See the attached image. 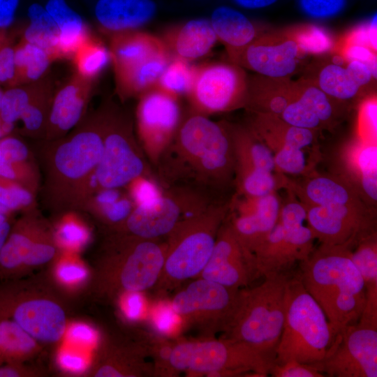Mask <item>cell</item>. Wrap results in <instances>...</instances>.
I'll return each instance as SVG.
<instances>
[{"instance_id": "obj_1", "label": "cell", "mask_w": 377, "mask_h": 377, "mask_svg": "<svg viewBox=\"0 0 377 377\" xmlns=\"http://www.w3.org/2000/svg\"><path fill=\"white\" fill-rule=\"evenodd\" d=\"M156 167L167 187L187 186L212 198L234 184V151L223 121L190 112Z\"/></svg>"}, {"instance_id": "obj_2", "label": "cell", "mask_w": 377, "mask_h": 377, "mask_svg": "<svg viewBox=\"0 0 377 377\" xmlns=\"http://www.w3.org/2000/svg\"><path fill=\"white\" fill-rule=\"evenodd\" d=\"M351 249L320 244L300 263V278L325 313L333 335L358 322L366 302L364 281Z\"/></svg>"}, {"instance_id": "obj_3", "label": "cell", "mask_w": 377, "mask_h": 377, "mask_svg": "<svg viewBox=\"0 0 377 377\" xmlns=\"http://www.w3.org/2000/svg\"><path fill=\"white\" fill-rule=\"evenodd\" d=\"M290 277L288 272L271 273L258 286L239 289L233 314L221 338L245 343L274 362Z\"/></svg>"}, {"instance_id": "obj_4", "label": "cell", "mask_w": 377, "mask_h": 377, "mask_svg": "<svg viewBox=\"0 0 377 377\" xmlns=\"http://www.w3.org/2000/svg\"><path fill=\"white\" fill-rule=\"evenodd\" d=\"M230 201H214L202 212L180 221L170 232L155 290L167 292L200 274L212 253L218 231L229 214Z\"/></svg>"}, {"instance_id": "obj_5", "label": "cell", "mask_w": 377, "mask_h": 377, "mask_svg": "<svg viewBox=\"0 0 377 377\" xmlns=\"http://www.w3.org/2000/svg\"><path fill=\"white\" fill-rule=\"evenodd\" d=\"M334 335L317 302L299 274L290 277L286 293L285 320L274 363L296 361L316 364L325 356Z\"/></svg>"}, {"instance_id": "obj_6", "label": "cell", "mask_w": 377, "mask_h": 377, "mask_svg": "<svg viewBox=\"0 0 377 377\" xmlns=\"http://www.w3.org/2000/svg\"><path fill=\"white\" fill-rule=\"evenodd\" d=\"M168 362L172 374L186 371L208 376L255 377L268 376L274 363L245 343L214 337L173 345Z\"/></svg>"}, {"instance_id": "obj_7", "label": "cell", "mask_w": 377, "mask_h": 377, "mask_svg": "<svg viewBox=\"0 0 377 377\" xmlns=\"http://www.w3.org/2000/svg\"><path fill=\"white\" fill-rule=\"evenodd\" d=\"M165 242L130 234L117 240L105 258L101 272V288L110 295L138 293L156 285L161 272Z\"/></svg>"}, {"instance_id": "obj_8", "label": "cell", "mask_w": 377, "mask_h": 377, "mask_svg": "<svg viewBox=\"0 0 377 377\" xmlns=\"http://www.w3.org/2000/svg\"><path fill=\"white\" fill-rule=\"evenodd\" d=\"M306 219V207L300 200L291 199L281 205L276 224L252 254L255 279L288 272L311 255L315 238Z\"/></svg>"}, {"instance_id": "obj_9", "label": "cell", "mask_w": 377, "mask_h": 377, "mask_svg": "<svg viewBox=\"0 0 377 377\" xmlns=\"http://www.w3.org/2000/svg\"><path fill=\"white\" fill-rule=\"evenodd\" d=\"M104 111L103 149L94 175L99 190L119 189L135 178L149 174L130 121L114 110Z\"/></svg>"}, {"instance_id": "obj_10", "label": "cell", "mask_w": 377, "mask_h": 377, "mask_svg": "<svg viewBox=\"0 0 377 377\" xmlns=\"http://www.w3.org/2000/svg\"><path fill=\"white\" fill-rule=\"evenodd\" d=\"M216 200L187 186L167 187L152 204L134 207L122 226L128 234L160 239L167 236L180 221L202 212Z\"/></svg>"}, {"instance_id": "obj_11", "label": "cell", "mask_w": 377, "mask_h": 377, "mask_svg": "<svg viewBox=\"0 0 377 377\" xmlns=\"http://www.w3.org/2000/svg\"><path fill=\"white\" fill-rule=\"evenodd\" d=\"M248 77L241 66L232 62L195 66L186 94L191 112L205 116L245 107Z\"/></svg>"}, {"instance_id": "obj_12", "label": "cell", "mask_w": 377, "mask_h": 377, "mask_svg": "<svg viewBox=\"0 0 377 377\" xmlns=\"http://www.w3.org/2000/svg\"><path fill=\"white\" fill-rule=\"evenodd\" d=\"M239 289L198 278L178 292L171 301L172 310L207 337L223 332L237 302Z\"/></svg>"}, {"instance_id": "obj_13", "label": "cell", "mask_w": 377, "mask_h": 377, "mask_svg": "<svg viewBox=\"0 0 377 377\" xmlns=\"http://www.w3.org/2000/svg\"><path fill=\"white\" fill-rule=\"evenodd\" d=\"M314 365L325 376L377 377V326L360 321L345 326Z\"/></svg>"}, {"instance_id": "obj_14", "label": "cell", "mask_w": 377, "mask_h": 377, "mask_svg": "<svg viewBox=\"0 0 377 377\" xmlns=\"http://www.w3.org/2000/svg\"><path fill=\"white\" fill-rule=\"evenodd\" d=\"M305 207L307 226L320 244L353 249L362 238L376 231L374 209L367 205Z\"/></svg>"}, {"instance_id": "obj_15", "label": "cell", "mask_w": 377, "mask_h": 377, "mask_svg": "<svg viewBox=\"0 0 377 377\" xmlns=\"http://www.w3.org/2000/svg\"><path fill=\"white\" fill-rule=\"evenodd\" d=\"M138 98L135 117L140 147L156 166L182 121L179 98L156 87Z\"/></svg>"}, {"instance_id": "obj_16", "label": "cell", "mask_w": 377, "mask_h": 377, "mask_svg": "<svg viewBox=\"0 0 377 377\" xmlns=\"http://www.w3.org/2000/svg\"><path fill=\"white\" fill-rule=\"evenodd\" d=\"M0 288V317L12 319L34 339L59 341L66 330V315L55 302L25 298L12 286Z\"/></svg>"}, {"instance_id": "obj_17", "label": "cell", "mask_w": 377, "mask_h": 377, "mask_svg": "<svg viewBox=\"0 0 377 377\" xmlns=\"http://www.w3.org/2000/svg\"><path fill=\"white\" fill-rule=\"evenodd\" d=\"M105 112L85 121L61 143L54 154V168L59 176L70 183H82L94 172L103 154Z\"/></svg>"}, {"instance_id": "obj_18", "label": "cell", "mask_w": 377, "mask_h": 377, "mask_svg": "<svg viewBox=\"0 0 377 377\" xmlns=\"http://www.w3.org/2000/svg\"><path fill=\"white\" fill-rule=\"evenodd\" d=\"M226 52L230 62L269 77H288L303 56L287 30L258 34L244 47Z\"/></svg>"}, {"instance_id": "obj_19", "label": "cell", "mask_w": 377, "mask_h": 377, "mask_svg": "<svg viewBox=\"0 0 377 377\" xmlns=\"http://www.w3.org/2000/svg\"><path fill=\"white\" fill-rule=\"evenodd\" d=\"M198 276L233 289L244 288L255 279L228 216L221 226L210 258Z\"/></svg>"}, {"instance_id": "obj_20", "label": "cell", "mask_w": 377, "mask_h": 377, "mask_svg": "<svg viewBox=\"0 0 377 377\" xmlns=\"http://www.w3.org/2000/svg\"><path fill=\"white\" fill-rule=\"evenodd\" d=\"M55 253L54 245L31 230L29 220L22 219L10 228L0 249V279H13L25 268L46 263Z\"/></svg>"}, {"instance_id": "obj_21", "label": "cell", "mask_w": 377, "mask_h": 377, "mask_svg": "<svg viewBox=\"0 0 377 377\" xmlns=\"http://www.w3.org/2000/svg\"><path fill=\"white\" fill-rule=\"evenodd\" d=\"M93 82L74 73L54 93L45 131L47 138L61 136L80 122L92 93Z\"/></svg>"}, {"instance_id": "obj_22", "label": "cell", "mask_w": 377, "mask_h": 377, "mask_svg": "<svg viewBox=\"0 0 377 377\" xmlns=\"http://www.w3.org/2000/svg\"><path fill=\"white\" fill-rule=\"evenodd\" d=\"M281 205L279 196L274 192L259 197L256 210L250 214L236 215L229 212L228 220L251 267L252 254L276 224Z\"/></svg>"}, {"instance_id": "obj_23", "label": "cell", "mask_w": 377, "mask_h": 377, "mask_svg": "<svg viewBox=\"0 0 377 377\" xmlns=\"http://www.w3.org/2000/svg\"><path fill=\"white\" fill-rule=\"evenodd\" d=\"M223 123L234 151L235 185L260 172H276L273 153L246 126Z\"/></svg>"}, {"instance_id": "obj_24", "label": "cell", "mask_w": 377, "mask_h": 377, "mask_svg": "<svg viewBox=\"0 0 377 377\" xmlns=\"http://www.w3.org/2000/svg\"><path fill=\"white\" fill-rule=\"evenodd\" d=\"M153 0H98L94 9L100 29L107 36L140 29L154 17Z\"/></svg>"}, {"instance_id": "obj_25", "label": "cell", "mask_w": 377, "mask_h": 377, "mask_svg": "<svg viewBox=\"0 0 377 377\" xmlns=\"http://www.w3.org/2000/svg\"><path fill=\"white\" fill-rule=\"evenodd\" d=\"M248 126L252 133L274 154L285 147L313 149L316 131L293 126L279 116L249 112Z\"/></svg>"}, {"instance_id": "obj_26", "label": "cell", "mask_w": 377, "mask_h": 377, "mask_svg": "<svg viewBox=\"0 0 377 377\" xmlns=\"http://www.w3.org/2000/svg\"><path fill=\"white\" fill-rule=\"evenodd\" d=\"M161 38L172 57L189 62L208 54L218 41L210 21L206 19L170 27Z\"/></svg>"}, {"instance_id": "obj_27", "label": "cell", "mask_w": 377, "mask_h": 377, "mask_svg": "<svg viewBox=\"0 0 377 377\" xmlns=\"http://www.w3.org/2000/svg\"><path fill=\"white\" fill-rule=\"evenodd\" d=\"M304 206L331 205H367L355 186L348 180L317 175L302 185H286ZM368 206V205H367Z\"/></svg>"}, {"instance_id": "obj_28", "label": "cell", "mask_w": 377, "mask_h": 377, "mask_svg": "<svg viewBox=\"0 0 377 377\" xmlns=\"http://www.w3.org/2000/svg\"><path fill=\"white\" fill-rule=\"evenodd\" d=\"M108 50L113 71L169 52L161 37L140 29L109 36Z\"/></svg>"}, {"instance_id": "obj_29", "label": "cell", "mask_w": 377, "mask_h": 377, "mask_svg": "<svg viewBox=\"0 0 377 377\" xmlns=\"http://www.w3.org/2000/svg\"><path fill=\"white\" fill-rule=\"evenodd\" d=\"M298 94V82L258 75L248 79L245 108L249 112L279 116Z\"/></svg>"}, {"instance_id": "obj_30", "label": "cell", "mask_w": 377, "mask_h": 377, "mask_svg": "<svg viewBox=\"0 0 377 377\" xmlns=\"http://www.w3.org/2000/svg\"><path fill=\"white\" fill-rule=\"evenodd\" d=\"M333 99L316 84L299 81L298 94L293 106L302 126L318 131L335 125L337 112Z\"/></svg>"}, {"instance_id": "obj_31", "label": "cell", "mask_w": 377, "mask_h": 377, "mask_svg": "<svg viewBox=\"0 0 377 377\" xmlns=\"http://www.w3.org/2000/svg\"><path fill=\"white\" fill-rule=\"evenodd\" d=\"M172 57L165 52L142 63L114 71L116 92L122 100L140 97L154 87Z\"/></svg>"}, {"instance_id": "obj_32", "label": "cell", "mask_w": 377, "mask_h": 377, "mask_svg": "<svg viewBox=\"0 0 377 377\" xmlns=\"http://www.w3.org/2000/svg\"><path fill=\"white\" fill-rule=\"evenodd\" d=\"M45 8L60 31L57 48L59 59H71L77 50L92 36L88 26L66 0H48Z\"/></svg>"}, {"instance_id": "obj_33", "label": "cell", "mask_w": 377, "mask_h": 377, "mask_svg": "<svg viewBox=\"0 0 377 377\" xmlns=\"http://www.w3.org/2000/svg\"><path fill=\"white\" fill-rule=\"evenodd\" d=\"M218 41L226 50L239 49L258 35L253 22L239 11L228 6H220L209 20Z\"/></svg>"}, {"instance_id": "obj_34", "label": "cell", "mask_w": 377, "mask_h": 377, "mask_svg": "<svg viewBox=\"0 0 377 377\" xmlns=\"http://www.w3.org/2000/svg\"><path fill=\"white\" fill-rule=\"evenodd\" d=\"M349 165L355 177L353 184L364 202L376 205L377 201L376 144L363 142L354 145L350 151Z\"/></svg>"}, {"instance_id": "obj_35", "label": "cell", "mask_w": 377, "mask_h": 377, "mask_svg": "<svg viewBox=\"0 0 377 377\" xmlns=\"http://www.w3.org/2000/svg\"><path fill=\"white\" fill-rule=\"evenodd\" d=\"M28 15L29 22L21 38L44 50L54 61L59 59L57 48L60 31L53 18L38 3L29 7Z\"/></svg>"}, {"instance_id": "obj_36", "label": "cell", "mask_w": 377, "mask_h": 377, "mask_svg": "<svg viewBox=\"0 0 377 377\" xmlns=\"http://www.w3.org/2000/svg\"><path fill=\"white\" fill-rule=\"evenodd\" d=\"M54 59L48 52L21 38L15 45V77L11 87L45 77Z\"/></svg>"}, {"instance_id": "obj_37", "label": "cell", "mask_w": 377, "mask_h": 377, "mask_svg": "<svg viewBox=\"0 0 377 377\" xmlns=\"http://www.w3.org/2000/svg\"><path fill=\"white\" fill-rule=\"evenodd\" d=\"M36 340L12 319L0 317V355L7 363H20L37 348Z\"/></svg>"}, {"instance_id": "obj_38", "label": "cell", "mask_w": 377, "mask_h": 377, "mask_svg": "<svg viewBox=\"0 0 377 377\" xmlns=\"http://www.w3.org/2000/svg\"><path fill=\"white\" fill-rule=\"evenodd\" d=\"M50 80L43 77L38 81L8 87L3 91L0 109L2 124L14 126L32 101L38 95Z\"/></svg>"}, {"instance_id": "obj_39", "label": "cell", "mask_w": 377, "mask_h": 377, "mask_svg": "<svg viewBox=\"0 0 377 377\" xmlns=\"http://www.w3.org/2000/svg\"><path fill=\"white\" fill-rule=\"evenodd\" d=\"M350 258L360 274L366 298H377V232L362 238L351 249Z\"/></svg>"}, {"instance_id": "obj_40", "label": "cell", "mask_w": 377, "mask_h": 377, "mask_svg": "<svg viewBox=\"0 0 377 377\" xmlns=\"http://www.w3.org/2000/svg\"><path fill=\"white\" fill-rule=\"evenodd\" d=\"M71 60L75 73L92 81L111 63L108 48L92 36L77 50Z\"/></svg>"}, {"instance_id": "obj_41", "label": "cell", "mask_w": 377, "mask_h": 377, "mask_svg": "<svg viewBox=\"0 0 377 377\" xmlns=\"http://www.w3.org/2000/svg\"><path fill=\"white\" fill-rule=\"evenodd\" d=\"M316 84L327 95L339 100L353 98L360 89L346 68L338 64H330L323 67L319 73Z\"/></svg>"}, {"instance_id": "obj_42", "label": "cell", "mask_w": 377, "mask_h": 377, "mask_svg": "<svg viewBox=\"0 0 377 377\" xmlns=\"http://www.w3.org/2000/svg\"><path fill=\"white\" fill-rule=\"evenodd\" d=\"M286 30L295 40L302 55L326 53L333 50L336 44L330 32L318 25L301 24Z\"/></svg>"}, {"instance_id": "obj_43", "label": "cell", "mask_w": 377, "mask_h": 377, "mask_svg": "<svg viewBox=\"0 0 377 377\" xmlns=\"http://www.w3.org/2000/svg\"><path fill=\"white\" fill-rule=\"evenodd\" d=\"M53 95V86L50 81L24 111L19 120L22 122V131L25 134L33 136L45 135Z\"/></svg>"}, {"instance_id": "obj_44", "label": "cell", "mask_w": 377, "mask_h": 377, "mask_svg": "<svg viewBox=\"0 0 377 377\" xmlns=\"http://www.w3.org/2000/svg\"><path fill=\"white\" fill-rule=\"evenodd\" d=\"M195 66L189 61L172 57L159 76L155 87L179 98L187 93Z\"/></svg>"}, {"instance_id": "obj_45", "label": "cell", "mask_w": 377, "mask_h": 377, "mask_svg": "<svg viewBox=\"0 0 377 377\" xmlns=\"http://www.w3.org/2000/svg\"><path fill=\"white\" fill-rule=\"evenodd\" d=\"M89 239L86 226L75 216H65L59 223L56 239L62 247L68 250H77L84 246Z\"/></svg>"}, {"instance_id": "obj_46", "label": "cell", "mask_w": 377, "mask_h": 377, "mask_svg": "<svg viewBox=\"0 0 377 377\" xmlns=\"http://www.w3.org/2000/svg\"><path fill=\"white\" fill-rule=\"evenodd\" d=\"M32 195L26 186L0 176V203L11 212L29 207Z\"/></svg>"}, {"instance_id": "obj_47", "label": "cell", "mask_w": 377, "mask_h": 377, "mask_svg": "<svg viewBox=\"0 0 377 377\" xmlns=\"http://www.w3.org/2000/svg\"><path fill=\"white\" fill-rule=\"evenodd\" d=\"M130 198L135 206H146L154 202L163 189L149 175H141L128 184Z\"/></svg>"}, {"instance_id": "obj_48", "label": "cell", "mask_w": 377, "mask_h": 377, "mask_svg": "<svg viewBox=\"0 0 377 377\" xmlns=\"http://www.w3.org/2000/svg\"><path fill=\"white\" fill-rule=\"evenodd\" d=\"M276 170L279 173L301 175L307 172L305 150L285 147L273 154Z\"/></svg>"}, {"instance_id": "obj_49", "label": "cell", "mask_w": 377, "mask_h": 377, "mask_svg": "<svg viewBox=\"0 0 377 377\" xmlns=\"http://www.w3.org/2000/svg\"><path fill=\"white\" fill-rule=\"evenodd\" d=\"M377 102L376 96L367 98L361 103L358 112L357 131L360 140L376 144Z\"/></svg>"}, {"instance_id": "obj_50", "label": "cell", "mask_w": 377, "mask_h": 377, "mask_svg": "<svg viewBox=\"0 0 377 377\" xmlns=\"http://www.w3.org/2000/svg\"><path fill=\"white\" fill-rule=\"evenodd\" d=\"M346 62L359 61L366 64L376 77V52L367 46L339 41L334 50Z\"/></svg>"}, {"instance_id": "obj_51", "label": "cell", "mask_w": 377, "mask_h": 377, "mask_svg": "<svg viewBox=\"0 0 377 377\" xmlns=\"http://www.w3.org/2000/svg\"><path fill=\"white\" fill-rule=\"evenodd\" d=\"M135 205L130 198L121 195L117 200L94 207L103 220L109 223L122 225Z\"/></svg>"}, {"instance_id": "obj_52", "label": "cell", "mask_w": 377, "mask_h": 377, "mask_svg": "<svg viewBox=\"0 0 377 377\" xmlns=\"http://www.w3.org/2000/svg\"><path fill=\"white\" fill-rule=\"evenodd\" d=\"M376 15H375L370 21L364 22L348 32L341 39H340V41L367 46L376 52Z\"/></svg>"}, {"instance_id": "obj_53", "label": "cell", "mask_w": 377, "mask_h": 377, "mask_svg": "<svg viewBox=\"0 0 377 377\" xmlns=\"http://www.w3.org/2000/svg\"><path fill=\"white\" fill-rule=\"evenodd\" d=\"M269 375L274 377H323L314 364L289 361L283 364L274 363Z\"/></svg>"}, {"instance_id": "obj_54", "label": "cell", "mask_w": 377, "mask_h": 377, "mask_svg": "<svg viewBox=\"0 0 377 377\" xmlns=\"http://www.w3.org/2000/svg\"><path fill=\"white\" fill-rule=\"evenodd\" d=\"M302 10L315 18H327L340 13L346 0H299Z\"/></svg>"}, {"instance_id": "obj_55", "label": "cell", "mask_w": 377, "mask_h": 377, "mask_svg": "<svg viewBox=\"0 0 377 377\" xmlns=\"http://www.w3.org/2000/svg\"><path fill=\"white\" fill-rule=\"evenodd\" d=\"M29 151L27 146L20 139L5 135L0 138V158L8 162H27Z\"/></svg>"}, {"instance_id": "obj_56", "label": "cell", "mask_w": 377, "mask_h": 377, "mask_svg": "<svg viewBox=\"0 0 377 377\" xmlns=\"http://www.w3.org/2000/svg\"><path fill=\"white\" fill-rule=\"evenodd\" d=\"M347 63L346 69L355 84L360 88L368 84L374 77L369 66L359 61H350Z\"/></svg>"}, {"instance_id": "obj_57", "label": "cell", "mask_w": 377, "mask_h": 377, "mask_svg": "<svg viewBox=\"0 0 377 377\" xmlns=\"http://www.w3.org/2000/svg\"><path fill=\"white\" fill-rule=\"evenodd\" d=\"M58 270L59 278L66 283L80 281L86 276V270L80 264L66 261L60 265Z\"/></svg>"}, {"instance_id": "obj_58", "label": "cell", "mask_w": 377, "mask_h": 377, "mask_svg": "<svg viewBox=\"0 0 377 377\" xmlns=\"http://www.w3.org/2000/svg\"><path fill=\"white\" fill-rule=\"evenodd\" d=\"M20 0H0V29H8L13 22Z\"/></svg>"}, {"instance_id": "obj_59", "label": "cell", "mask_w": 377, "mask_h": 377, "mask_svg": "<svg viewBox=\"0 0 377 377\" xmlns=\"http://www.w3.org/2000/svg\"><path fill=\"white\" fill-rule=\"evenodd\" d=\"M70 339L77 343L89 344L95 339L94 330L87 325L77 323L73 325L68 331Z\"/></svg>"}, {"instance_id": "obj_60", "label": "cell", "mask_w": 377, "mask_h": 377, "mask_svg": "<svg viewBox=\"0 0 377 377\" xmlns=\"http://www.w3.org/2000/svg\"><path fill=\"white\" fill-rule=\"evenodd\" d=\"M59 362L64 369L73 372H80L85 367V361L81 355L68 351L60 355Z\"/></svg>"}, {"instance_id": "obj_61", "label": "cell", "mask_w": 377, "mask_h": 377, "mask_svg": "<svg viewBox=\"0 0 377 377\" xmlns=\"http://www.w3.org/2000/svg\"><path fill=\"white\" fill-rule=\"evenodd\" d=\"M238 5L246 8H260L268 6L277 0H234Z\"/></svg>"}, {"instance_id": "obj_62", "label": "cell", "mask_w": 377, "mask_h": 377, "mask_svg": "<svg viewBox=\"0 0 377 377\" xmlns=\"http://www.w3.org/2000/svg\"><path fill=\"white\" fill-rule=\"evenodd\" d=\"M10 228L11 227L8 221L0 225V249L6 241Z\"/></svg>"}, {"instance_id": "obj_63", "label": "cell", "mask_w": 377, "mask_h": 377, "mask_svg": "<svg viewBox=\"0 0 377 377\" xmlns=\"http://www.w3.org/2000/svg\"><path fill=\"white\" fill-rule=\"evenodd\" d=\"M3 94V90H2L1 88L0 87V109H1V100H2ZM5 133H4V132L3 131V128H2V123H1V119H0V138Z\"/></svg>"}]
</instances>
